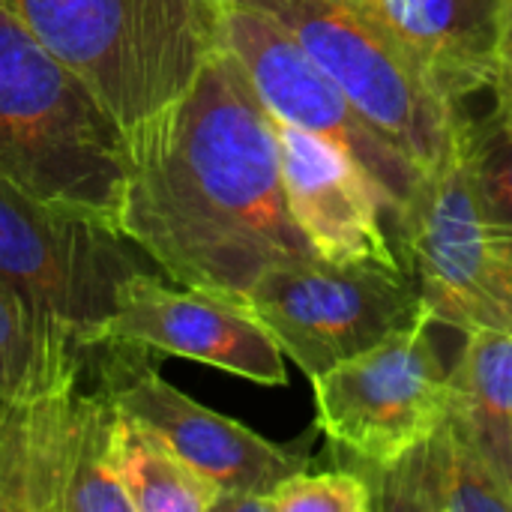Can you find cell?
<instances>
[{
  "label": "cell",
  "mask_w": 512,
  "mask_h": 512,
  "mask_svg": "<svg viewBox=\"0 0 512 512\" xmlns=\"http://www.w3.org/2000/svg\"><path fill=\"white\" fill-rule=\"evenodd\" d=\"M6 408H9V399H0V426H3V417H6Z\"/></svg>",
  "instance_id": "603a6c76"
},
{
  "label": "cell",
  "mask_w": 512,
  "mask_h": 512,
  "mask_svg": "<svg viewBox=\"0 0 512 512\" xmlns=\"http://www.w3.org/2000/svg\"><path fill=\"white\" fill-rule=\"evenodd\" d=\"M216 45L237 60L279 123L336 144L366 171L384 213L390 219L402 213L420 171L363 120L342 87L273 15L240 0H216Z\"/></svg>",
  "instance_id": "ba28073f"
},
{
  "label": "cell",
  "mask_w": 512,
  "mask_h": 512,
  "mask_svg": "<svg viewBox=\"0 0 512 512\" xmlns=\"http://www.w3.org/2000/svg\"><path fill=\"white\" fill-rule=\"evenodd\" d=\"M276 135L288 210L315 252L333 264L405 267L384 231L387 213L366 171L321 135L279 120Z\"/></svg>",
  "instance_id": "4fadbf2b"
},
{
  "label": "cell",
  "mask_w": 512,
  "mask_h": 512,
  "mask_svg": "<svg viewBox=\"0 0 512 512\" xmlns=\"http://www.w3.org/2000/svg\"><path fill=\"white\" fill-rule=\"evenodd\" d=\"M273 15L420 174L435 168L462 105L447 102L369 0H240Z\"/></svg>",
  "instance_id": "5b68a950"
},
{
  "label": "cell",
  "mask_w": 512,
  "mask_h": 512,
  "mask_svg": "<svg viewBox=\"0 0 512 512\" xmlns=\"http://www.w3.org/2000/svg\"><path fill=\"white\" fill-rule=\"evenodd\" d=\"M129 135L180 99L216 48V0H6Z\"/></svg>",
  "instance_id": "3957f363"
},
{
  "label": "cell",
  "mask_w": 512,
  "mask_h": 512,
  "mask_svg": "<svg viewBox=\"0 0 512 512\" xmlns=\"http://www.w3.org/2000/svg\"><path fill=\"white\" fill-rule=\"evenodd\" d=\"M117 228L171 282L234 300L273 267L321 258L288 210L276 120L219 45L126 135Z\"/></svg>",
  "instance_id": "6da1fadb"
},
{
  "label": "cell",
  "mask_w": 512,
  "mask_h": 512,
  "mask_svg": "<svg viewBox=\"0 0 512 512\" xmlns=\"http://www.w3.org/2000/svg\"><path fill=\"white\" fill-rule=\"evenodd\" d=\"M450 423L512 495V333H468L450 369Z\"/></svg>",
  "instance_id": "2e32d148"
},
{
  "label": "cell",
  "mask_w": 512,
  "mask_h": 512,
  "mask_svg": "<svg viewBox=\"0 0 512 512\" xmlns=\"http://www.w3.org/2000/svg\"><path fill=\"white\" fill-rule=\"evenodd\" d=\"M144 270L159 267L114 219L0 180V279L51 339L93 357L123 285Z\"/></svg>",
  "instance_id": "277c9868"
},
{
  "label": "cell",
  "mask_w": 512,
  "mask_h": 512,
  "mask_svg": "<svg viewBox=\"0 0 512 512\" xmlns=\"http://www.w3.org/2000/svg\"><path fill=\"white\" fill-rule=\"evenodd\" d=\"M489 243H492V255H495V267H498V282H501L504 306H507V315H510L512 324V228L489 225Z\"/></svg>",
  "instance_id": "7402d4cb"
},
{
  "label": "cell",
  "mask_w": 512,
  "mask_h": 512,
  "mask_svg": "<svg viewBox=\"0 0 512 512\" xmlns=\"http://www.w3.org/2000/svg\"><path fill=\"white\" fill-rule=\"evenodd\" d=\"M78 381L9 399L0 512H132L117 474V408Z\"/></svg>",
  "instance_id": "52a82bcc"
},
{
  "label": "cell",
  "mask_w": 512,
  "mask_h": 512,
  "mask_svg": "<svg viewBox=\"0 0 512 512\" xmlns=\"http://www.w3.org/2000/svg\"><path fill=\"white\" fill-rule=\"evenodd\" d=\"M375 495L360 471H297L258 498V512H369Z\"/></svg>",
  "instance_id": "ffe728a7"
},
{
  "label": "cell",
  "mask_w": 512,
  "mask_h": 512,
  "mask_svg": "<svg viewBox=\"0 0 512 512\" xmlns=\"http://www.w3.org/2000/svg\"><path fill=\"white\" fill-rule=\"evenodd\" d=\"M84 369H90V354L51 339L0 279V399H21L78 381Z\"/></svg>",
  "instance_id": "ac0fdd59"
},
{
  "label": "cell",
  "mask_w": 512,
  "mask_h": 512,
  "mask_svg": "<svg viewBox=\"0 0 512 512\" xmlns=\"http://www.w3.org/2000/svg\"><path fill=\"white\" fill-rule=\"evenodd\" d=\"M312 384L318 429L363 471L396 462L450 417V369L429 321L387 336Z\"/></svg>",
  "instance_id": "30bf717a"
},
{
  "label": "cell",
  "mask_w": 512,
  "mask_h": 512,
  "mask_svg": "<svg viewBox=\"0 0 512 512\" xmlns=\"http://www.w3.org/2000/svg\"><path fill=\"white\" fill-rule=\"evenodd\" d=\"M243 303L309 381L387 336L429 321L405 267L324 258L267 270Z\"/></svg>",
  "instance_id": "8992f818"
},
{
  "label": "cell",
  "mask_w": 512,
  "mask_h": 512,
  "mask_svg": "<svg viewBox=\"0 0 512 512\" xmlns=\"http://www.w3.org/2000/svg\"><path fill=\"white\" fill-rule=\"evenodd\" d=\"M429 84L453 105L492 90L495 0H369Z\"/></svg>",
  "instance_id": "5bb4252c"
},
{
  "label": "cell",
  "mask_w": 512,
  "mask_h": 512,
  "mask_svg": "<svg viewBox=\"0 0 512 512\" xmlns=\"http://www.w3.org/2000/svg\"><path fill=\"white\" fill-rule=\"evenodd\" d=\"M360 474L381 512H512V495L450 417L396 462Z\"/></svg>",
  "instance_id": "9a60e30c"
},
{
  "label": "cell",
  "mask_w": 512,
  "mask_h": 512,
  "mask_svg": "<svg viewBox=\"0 0 512 512\" xmlns=\"http://www.w3.org/2000/svg\"><path fill=\"white\" fill-rule=\"evenodd\" d=\"M105 342L207 363L264 387H285V354L243 300L135 273L105 327Z\"/></svg>",
  "instance_id": "7c38bea8"
},
{
  "label": "cell",
  "mask_w": 512,
  "mask_h": 512,
  "mask_svg": "<svg viewBox=\"0 0 512 512\" xmlns=\"http://www.w3.org/2000/svg\"><path fill=\"white\" fill-rule=\"evenodd\" d=\"M114 462L132 512H216L222 498L216 483L126 414L117 420Z\"/></svg>",
  "instance_id": "e0dca14e"
},
{
  "label": "cell",
  "mask_w": 512,
  "mask_h": 512,
  "mask_svg": "<svg viewBox=\"0 0 512 512\" xmlns=\"http://www.w3.org/2000/svg\"><path fill=\"white\" fill-rule=\"evenodd\" d=\"M492 93L495 108L512 117V0H495V30H492Z\"/></svg>",
  "instance_id": "44dd1931"
},
{
  "label": "cell",
  "mask_w": 512,
  "mask_h": 512,
  "mask_svg": "<svg viewBox=\"0 0 512 512\" xmlns=\"http://www.w3.org/2000/svg\"><path fill=\"white\" fill-rule=\"evenodd\" d=\"M90 369H96V390L120 414L156 432L183 462L219 486V501L267 495L306 468V444H273L204 408L153 369L150 351L105 342L93 351Z\"/></svg>",
  "instance_id": "8fae6325"
},
{
  "label": "cell",
  "mask_w": 512,
  "mask_h": 512,
  "mask_svg": "<svg viewBox=\"0 0 512 512\" xmlns=\"http://www.w3.org/2000/svg\"><path fill=\"white\" fill-rule=\"evenodd\" d=\"M462 141L486 225L512 228V117L498 108L480 120L462 111Z\"/></svg>",
  "instance_id": "d6986e66"
},
{
  "label": "cell",
  "mask_w": 512,
  "mask_h": 512,
  "mask_svg": "<svg viewBox=\"0 0 512 512\" xmlns=\"http://www.w3.org/2000/svg\"><path fill=\"white\" fill-rule=\"evenodd\" d=\"M0 180L117 222L126 132L0 0Z\"/></svg>",
  "instance_id": "7a4b0ae2"
},
{
  "label": "cell",
  "mask_w": 512,
  "mask_h": 512,
  "mask_svg": "<svg viewBox=\"0 0 512 512\" xmlns=\"http://www.w3.org/2000/svg\"><path fill=\"white\" fill-rule=\"evenodd\" d=\"M402 264L411 273L432 324L453 330H507L489 225L480 213L462 141V114L444 159L423 171L408 204L393 219Z\"/></svg>",
  "instance_id": "9c48e42d"
}]
</instances>
